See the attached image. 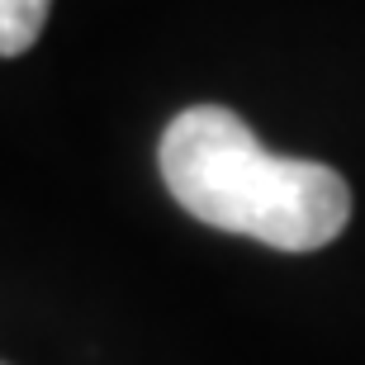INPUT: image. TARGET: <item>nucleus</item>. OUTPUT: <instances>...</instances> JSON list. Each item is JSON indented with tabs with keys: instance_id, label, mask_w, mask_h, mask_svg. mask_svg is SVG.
Returning <instances> with one entry per match:
<instances>
[{
	"instance_id": "obj_2",
	"label": "nucleus",
	"mask_w": 365,
	"mask_h": 365,
	"mask_svg": "<svg viewBox=\"0 0 365 365\" xmlns=\"http://www.w3.org/2000/svg\"><path fill=\"white\" fill-rule=\"evenodd\" d=\"M53 0H0V57H19L38 43Z\"/></svg>"
},
{
	"instance_id": "obj_1",
	"label": "nucleus",
	"mask_w": 365,
	"mask_h": 365,
	"mask_svg": "<svg viewBox=\"0 0 365 365\" xmlns=\"http://www.w3.org/2000/svg\"><path fill=\"white\" fill-rule=\"evenodd\" d=\"M157 162L190 218L275 252H318L351 218V190L332 166L266 152L223 105L180 109L166 123Z\"/></svg>"
}]
</instances>
